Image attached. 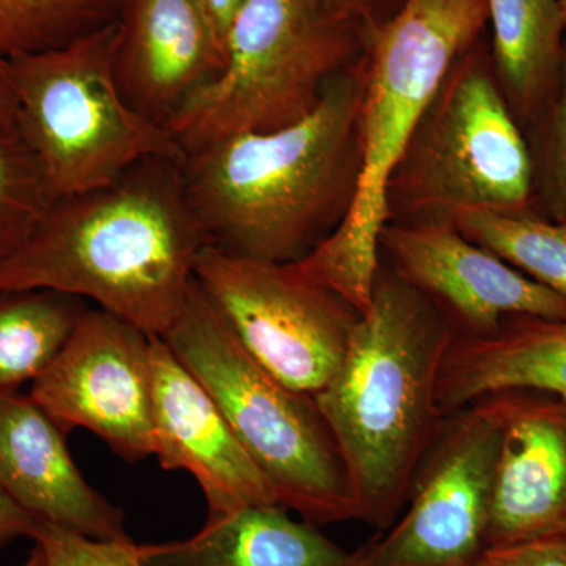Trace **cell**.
I'll use <instances>...</instances> for the list:
<instances>
[{
  "label": "cell",
  "mask_w": 566,
  "mask_h": 566,
  "mask_svg": "<svg viewBox=\"0 0 566 566\" xmlns=\"http://www.w3.org/2000/svg\"><path fill=\"white\" fill-rule=\"evenodd\" d=\"M542 218L566 223V55L560 88L545 114L526 129Z\"/></svg>",
  "instance_id": "obj_24"
},
{
  "label": "cell",
  "mask_w": 566,
  "mask_h": 566,
  "mask_svg": "<svg viewBox=\"0 0 566 566\" xmlns=\"http://www.w3.org/2000/svg\"><path fill=\"white\" fill-rule=\"evenodd\" d=\"M118 24L10 61L17 125L54 199L102 188L148 158L185 159L169 129L126 102L115 76Z\"/></svg>",
  "instance_id": "obj_8"
},
{
  "label": "cell",
  "mask_w": 566,
  "mask_h": 566,
  "mask_svg": "<svg viewBox=\"0 0 566 566\" xmlns=\"http://www.w3.org/2000/svg\"><path fill=\"white\" fill-rule=\"evenodd\" d=\"M457 229L510 266L566 296V223L542 216L472 211Z\"/></svg>",
  "instance_id": "obj_21"
},
{
  "label": "cell",
  "mask_w": 566,
  "mask_h": 566,
  "mask_svg": "<svg viewBox=\"0 0 566 566\" xmlns=\"http://www.w3.org/2000/svg\"><path fill=\"white\" fill-rule=\"evenodd\" d=\"M281 505L208 515L197 534L144 545L151 566H348L352 553Z\"/></svg>",
  "instance_id": "obj_18"
},
{
  "label": "cell",
  "mask_w": 566,
  "mask_h": 566,
  "mask_svg": "<svg viewBox=\"0 0 566 566\" xmlns=\"http://www.w3.org/2000/svg\"><path fill=\"white\" fill-rule=\"evenodd\" d=\"M117 24L118 87L164 128L226 66V44L200 0H125Z\"/></svg>",
  "instance_id": "obj_15"
},
{
  "label": "cell",
  "mask_w": 566,
  "mask_h": 566,
  "mask_svg": "<svg viewBox=\"0 0 566 566\" xmlns=\"http://www.w3.org/2000/svg\"><path fill=\"white\" fill-rule=\"evenodd\" d=\"M331 13L371 32L398 13L408 0H319Z\"/></svg>",
  "instance_id": "obj_27"
},
{
  "label": "cell",
  "mask_w": 566,
  "mask_h": 566,
  "mask_svg": "<svg viewBox=\"0 0 566 566\" xmlns=\"http://www.w3.org/2000/svg\"><path fill=\"white\" fill-rule=\"evenodd\" d=\"M65 436L31 395L0 394V488L36 521L128 539L125 513L85 480Z\"/></svg>",
  "instance_id": "obj_16"
},
{
  "label": "cell",
  "mask_w": 566,
  "mask_h": 566,
  "mask_svg": "<svg viewBox=\"0 0 566 566\" xmlns=\"http://www.w3.org/2000/svg\"><path fill=\"white\" fill-rule=\"evenodd\" d=\"M54 200L17 122L0 117V263L28 241Z\"/></svg>",
  "instance_id": "obj_23"
},
{
  "label": "cell",
  "mask_w": 566,
  "mask_h": 566,
  "mask_svg": "<svg viewBox=\"0 0 566 566\" xmlns=\"http://www.w3.org/2000/svg\"><path fill=\"white\" fill-rule=\"evenodd\" d=\"M464 566H566V542L547 539L486 547Z\"/></svg>",
  "instance_id": "obj_26"
},
{
  "label": "cell",
  "mask_w": 566,
  "mask_h": 566,
  "mask_svg": "<svg viewBox=\"0 0 566 566\" xmlns=\"http://www.w3.org/2000/svg\"><path fill=\"white\" fill-rule=\"evenodd\" d=\"M205 11L214 25L216 31L226 44L227 33L230 31V25L243 6L244 0H200Z\"/></svg>",
  "instance_id": "obj_29"
},
{
  "label": "cell",
  "mask_w": 566,
  "mask_h": 566,
  "mask_svg": "<svg viewBox=\"0 0 566 566\" xmlns=\"http://www.w3.org/2000/svg\"><path fill=\"white\" fill-rule=\"evenodd\" d=\"M379 255L446 316L457 337L493 335L509 315L566 319V296L468 240L455 223L379 233Z\"/></svg>",
  "instance_id": "obj_12"
},
{
  "label": "cell",
  "mask_w": 566,
  "mask_h": 566,
  "mask_svg": "<svg viewBox=\"0 0 566 566\" xmlns=\"http://www.w3.org/2000/svg\"><path fill=\"white\" fill-rule=\"evenodd\" d=\"M499 431L488 547L566 542V400L506 389L471 405Z\"/></svg>",
  "instance_id": "obj_13"
},
{
  "label": "cell",
  "mask_w": 566,
  "mask_h": 566,
  "mask_svg": "<svg viewBox=\"0 0 566 566\" xmlns=\"http://www.w3.org/2000/svg\"><path fill=\"white\" fill-rule=\"evenodd\" d=\"M506 389L539 390L566 400V319L509 315L493 335L453 337L436 387L442 415Z\"/></svg>",
  "instance_id": "obj_17"
},
{
  "label": "cell",
  "mask_w": 566,
  "mask_h": 566,
  "mask_svg": "<svg viewBox=\"0 0 566 566\" xmlns=\"http://www.w3.org/2000/svg\"><path fill=\"white\" fill-rule=\"evenodd\" d=\"M499 431L475 408L447 416L417 469L408 510L348 566H464L486 549Z\"/></svg>",
  "instance_id": "obj_10"
},
{
  "label": "cell",
  "mask_w": 566,
  "mask_h": 566,
  "mask_svg": "<svg viewBox=\"0 0 566 566\" xmlns=\"http://www.w3.org/2000/svg\"><path fill=\"white\" fill-rule=\"evenodd\" d=\"M364 81L363 54L303 120L186 153V199L207 248L296 263L344 226L363 178Z\"/></svg>",
  "instance_id": "obj_1"
},
{
  "label": "cell",
  "mask_w": 566,
  "mask_h": 566,
  "mask_svg": "<svg viewBox=\"0 0 566 566\" xmlns=\"http://www.w3.org/2000/svg\"><path fill=\"white\" fill-rule=\"evenodd\" d=\"M367 32L319 0H244L226 39V66L167 125L186 153L311 115L327 85L363 57Z\"/></svg>",
  "instance_id": "obj_7"
},
{
  "label": "cell",
  "mask_w": 566,
  "mask_h": 566,
  "mask_svg": "<svg viewBox=\"0 0 566 566\" xmlns=\"http://www.w3.org/2000/svg\"><path fill=\"white\" fill-rule=\"evenodd\" d=\"M21 566H44V554L43 549L39 545L33 546L31 554H29L28 560Z\"/></svg>",
  "instance_id": "obj_31"
},
{
  "label": "cell",
  "mask_w": 566,
  "mask_h": 566,
  "mask_svg": "<svg viewBox=\"0 0 566 566\" xmlns=\"http://www.w3.org/2000/svg\"><path fill=\"white\" fill-rule=\"evenodd\" d=\"M196 279L264 370L315 397L344 363L363 314L300 263L205 248Z\"/></svg>",
  "instance_id": "obj_9"
},
{
  "label": "cell",
  "mask_w": 566,
  "mask_h": 566,
  "mask_svg": "<svg viewBox=\"0 0 566 566\" xmlns=\"http://www.w3.org/2000/svg\"><path fill=\"white\" fill-rule=\"evenodd\" d=\"M18 95L10 61L0 59V117L17 122Z\"/></svg>",
  "instance_id": "obj_30"
},
{
  "label": "cell",
  "mask_w": 566,
  "mask_h": 566,
  "mask_svg": "<svg viewBox=\"0 0 566 566\" xmlns=\"http://www.w3.org/2000/svg\"><path fill=\"white\" fill-rule=\"evenodd\" d=\"M560 2L562 14H564L565 32H566V0H558Z\"/></svg>",
  "instance_id": "obj_32"
},
{
  "label": "cell",
  "mask_w": 566,
  "mask_h": 566,
  "mask_svg": "<svg viewBox=\"0 0 566 566\" xmlns=\"http://www.w3.org/2000/svg\"><path fill=\"white\" fill-rule=\"evenodd\" d=\"M151 337L88 307L29 395L65 433L92 431L128 463L155 457Z\"/></svg>",
  "instance_id": "obj_11"
},
{
  "label": "cell",
  "mask_w": 566,
  "mask_h": 566,
  "mask_svg": "<svg viewBox=\"0 0 566 566\" xmlns=\"http://www.w3.org/2000/svg\"><path fill=\"white\" fill-rule=\"evenodd\" d=\"M125 0H0V59L65 46L114 24Z\"/></svg>",
  "instance_id": "obj_22"
},
{
  "label": "cell",
  "mask_w": 566,
  "mask_h": 566,
  "mask_svg": "<svg viewBox=\"0 0 566 566\" xmlns=\"http://www.w3.org/2000/svg\"><path fill=\"white\" fill-rule=\"evenodd\" d=\"M455 337L446 316L379 255L370 307L315 403L340 449L356 520L392 526L446 417L439 370Z\"/></svg>",
  "instance_id": "obj_3"
},
{
  "label": "cell",
  "mask_w": 566,
  "mask_h": 566,
  "mask_svg": "<svg viewBox=\"0 0 566 566\" xmlns=\"http://www.w3.org/2000/svg\"><path fill=\"white\" fill-rule=\"evenodd\" d=\"M486 29V0H408L368 32L359 193L344 226L297 262L363 315L370 307L379 262L390 170L447 71Z\"/></svg>",
  "instance_id": "obj_4"
},
{
  "label": "cell",
  "mask_w": 566,
  "mask_h": 566,
  "mask_svg": "<svg viewBox=\"0 0 566 566\" xmlns=\"http://www.w3.org/2000/svg\"><path fill=\"white\" fill-rule=\"evenodd\" d=\"M87 308L52 290H0V394L35 381Z\"/></svg>",
  "instance_id": "obj_20"
},
{
  "label": "cell",
  "mask_w": 566,
  "mask_h": 566,
  "mask_svg": "<svg viewBox=\"0 0 566 566\" xmlns=\"http://www.w3.org/2000/svg\"><path fill=\"white\" fill-rule=\"evenodd\" d=\"M31 538L43 549L44 566H151L132 538H91L44 521H36Z\"/></svg>",
  "instance_id": "obj_25"
},
{
  "label": "cell",
  "mask_w": 566,
  "mask_h": 566,
  "mask_svg": "<svg viewBox=\"0 0 566 566\" xmlns=\"http://www.w3.org/2000/svg\"><path fill=\"white\" fill-rule=\"evenodd\" d=\"M499 87L524 133L553 104L566 55L558 0H486Z\"/></svg>",
  "instance_id": "obj_19"
},
{
  "label": "cell",
  "mask_w": 566,
  "mask_h": 566,
  "mask_svg": "<svg viewBox=\"0 0 566 566\" xmlns=\"http://www.w3.org/2000/svg\"><path fill=\"white\" fill-rule=\"evenodd\" d=\"M163 338L219 406L279 505L316 527L356 520L344 458L315 398L245 352L197 279Z\"/></svg>",
  "instance_id": "obj_6"
},
{
  "label": "cell",
  "mask_w": 566,
  "mask_h": 566,
  "mask_svg": "<svg viewBox=\"0 0 566 566\" xmlns=\"http://www.w3.org/2000/svg\"><path fill=\"white\" fill-rule=\"evenodd\" d=\"M472 211L539 216L526 133L499 87L488 32L447 71L385 189L386 223H455Z\"/></svg>",
  "instance_id": "obj_5"
},
{
  "label": "cell",
  "mask_w": 566,
  "mask_h": 566,
  "mask_svg": "<svg viewBox=\"0 0 566 566\" xmlns=\"http://www.w3.org/2000/svg\"><path fill=\"white\" fill-rule=\"evenodd\" d=\"M182 159L148 158L93 191L55 199L0 263V290H52L164 337L177 322L207 248Z\"/></svg>",
  "instance_id": "obj_2"
},
{
  "label": "cell",
  "mask_w": 566,
  "mask_h": 566,
  "mask_svg": "<svg viewBox=\"0 0 566 566\" xmlns=\"http://www.w3.org/2000/svg\"><path fill=\"white\" fill-rule=\"evenodd\" d=\"M35 526V517L29 515L0 488V546L9 545L21 536L31 538Z\"/></svg>",
  "instance_id": "obj_28"
},
{
  "label": "cell",
  "mask_w": 566,
  "mask_h": 566,
  "mask_svg": "<svg viewBox=\"0 0 566 566\" xmlns=\"http://www.w3.org/2000/svg\"><path fill=\"white\" fill-rule=\"evenodd\" d=\"M153 433L164 471H185L203 491L208 515L279 505L219 406L161 337H151Z\"/></svg>",
  "instance_id": "obj_14"
}]
</instances>
